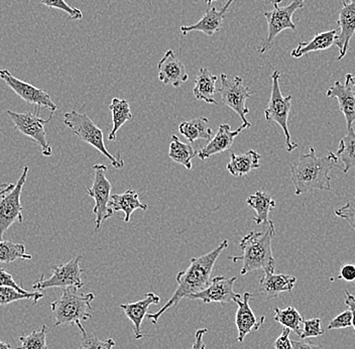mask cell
Here are the masks:
<instances>
[{
  "mask_svg": "<svg viewBox=\"0 0 355 349\" xmlns=\"http://www.w3.org/2000/svg\"><path fill=\"white\" fill-rule=\"evenodd\" d=\"M228 248V240H223L214 250L199 257H192L190 266L187 270L178 273L176 281L177 290L175 291L171 299L165 304L159 312L150 313L146 315L148 319L152 320L153 323L157 324L159 318L166 310L177 306L182 299H187L189 296L197 294L205 290L211 283V275L217 259L220 257L223 250Z\"/></svg>",
  "mask_w": 355,
  "mask_h": 349,
  "instance_id": "obj_1",
  "label": "cell"
},
{
  "mask_svg": "<svg viewBox=\"0 0 355 349\" xmlns=\"http://www.w3.org/2000/svg\"><path fill=\"white\" fill-rule=\"evenodd\" d=\"M206 3L208 4V6H212L213 2L218 1V0H205Z\"/></svg>",
  "mask_w": 355,
  "mask_h": 349,
  "instance_id": "obj_50",
  "label": "cell"
},
{
  "mask_svg": "<svg viewBox=\"0 0 355 349\" xmlns=\"http://www.w3.org/2000/svg\"><path fill=\"white\" fill-rule=\"evenodd\" d=\"M347 130V135L339 142L338 151L335 153L337 159L343 162V171L345 174L355 168V131L352 128Z\"/></svg>",
  "mask_w": 355,
  "mask_h": 349,
  "instance_id": "obj_31",
  "label": "cell"
},
{
  "mask_svg": "<svg viewBox=\"0 0 355 349\" xmlns=\"http://www.w3.org/2000/svg\"><path fill=\"white\" fill-rule=\"evenodd\" d=\"M252 294L245 292L243 298L236 302L237 311L235 315V324H236L237 341L243 342L244 339L250 334L252 330H259L265 323L266 317L261 316L257 319L254 311L250 308V300L252 299Z\"/></svg>",
  "mask_w": 355,
  "mask_h": 349,
  "instance_id": "obj_18",
  "label": "cell"
},
{
  "mask_svg": "<svg viewBox=\"0 0 355 349\" xmlns=\"http://www.w3.org/2000/svg\"><path fill=\"white\" fill-rule=\"evenodd\" d=\"M348 76H349V80L350 82H352V85H354L355 87V76H354V75L352 74H348Z\"/></svg>",
  "mask_w": 355,
  "mask_h": 349,
  "instance_id": "obj_49",
  "label": "cell"
},
{
  "mask_svg": "<svg viewBox=\"0 0 355 349\" xmlns=\"http://www.w3.org/2000/svg\"><path fill=\"white\" fill-rule=\"evenodd\" d=\"M250 126L243 124L236 130H232L230 124H220L217 130L216 135L212 139L206 144L204 148L198 152V157L202 161L209 159L212 155L225 152L232 148L235 137L239 135L245 128H250Z\"/></svg>",
  "mask_w": 355,
  "mask_h": 349,
  "instance_id": "obj_19",
  "label": "cell"
},
{
  "mask_svg": "<svg viewBox=\"0 0 355 349\" xmlns=\"http://www.w3.org/2000/svg\"><path fill=\"white\" fill-rule=\"evenodd\" d=\"M179 131L190 144L197 139L210 141L213 135V130L209 126V119L203 117L182 122L179 126Z\"/></svg>",
  "mask_w": 355,
  "mask_h": 349,
  "instance_id": "obj_28",
  "label": "cell"
},
{
  "mask_svg": "<svg viewBox=\"0 0 355 349\" xmlns=\"http://www.w3.org/2000/svg\"><path fill=\"white\" fill-rule=\"evenodd\" d=\"M259 160H261V155L255 151L250 150L239 155L232 153L230 163L226 166V169L230 175L234 177H243L250 174L252 171L259 169L261 167Z\"/></svg>",
  "mask_w": 355,
  "mask_h": 349,
  "instance_id": "obj_25",
  "label": "cell"
},
{
  "mask_svg": "<svg viewBox=\"0 0 355 349\" xmlns=\"http://www.w3.org/2000/svg\"><path fill=\"white\" fill-rule=\"evenodd\" d=\"M274 319L284 327L291 329V331H294L297 335L301 337V324L303 323L304 318L294 307L290 306L286 309L275 308Z\"/></svg>",
  "mask_w": 355,
  "mask_h": 349,
  "instance_id": "obj_32",
  "label": "cell"
},
{
  "mask_svg": "<svg viewBox=\"0 0 355 349\" xmlns=\"http://www.w3.org/2000/svg\"><path fill=\"white\" fill-rule=\"evenodd\" d=\"M220 81L221 87L218 91L222 103L236 112L243 120V124L252 126V124L246 119V114L250 113V110L246 106V100L250 99L252 94L250 87L244 85L243 78L239 76L233 78L230 82L227 75L221 74Z\"/></svg>",
  "mask_w": 355,
  "mask_h": 349,
  "instance_id": "obj_12",
  "label": "cell"
},
{
  "mask_svg": "<svg viewBox=\"0 0 355 349\" xmlns=\"http://www.w3.org/2000/svg\"><path fill=\"white\" fill-rule=\"evenodd\" d=\"M110 110L112 113L113 128L108 135V141L113 142L116 139L117 133L121 130V126L128 120H132L133 117L130 103L124 99H113Z\"/></svg>",
  "mask_w": 355,
  "mask_h": 349,
  "instance_id": "obj_30",
  "label": "cell"
},
{
  "mask_svg": "<svg viewBox=\"0 0 355 349\" xmlns=\"http://www.w3.org/2000/svg\"><path fill=\"white\" fill-rule=\"evenodd\" d=\"M283 1V0H279V1H277V3H281V2Z\"/></svg>",
  "mask_w": 355,
  "mask_h": 349,
  "instance_id": "obj_52",
  "label": "cell"
},
{
  "mask_svg": "<svg viewBox=\"0 0 355 349\" xmlns=\"http://www.w3.org/2000/svg\"><path fill=\"white\" fill-rule=\"evenodd\" d=\"M198 155V153L194 150L192 144H185L177 137L173 135L171 137L170 148H168V157L172 161L182 164L187 170H192V160Z\"/></svg>",
  "mask_w": 355,
  "mask_h": 349,
  "instance_id": "obj_29",
  "label": "cell"
},
{
  "mask_svg": "<svg viewBox=\"0 0 355 349\" xmlns=\"http://www.w3.org/2000/svg\"><path fill=\"white\" fill-rule=\"evenodd\" d=\"M82 255H78L65 264H54L52 266L53 275L44 280V273L37 283L33 284L35 291L46 290L50 288H75L81 289L84 286L82 275L85 271L80 268Z\"/></svg>",
  "mask_w": 355,
  "mask_h": 349,
  "instance_id": "obj_8",
  "label": "cell"
},
{
  "mask_svg": "<svg viewBox=\"0 0 355 349\" xmlns=\"http://www.w3.org/2000/svg\"><path fill=\"white\" fill-rule=\"evenodd\" d=\"M110 207L113 211H122L124 213L123 221L128 223L130 221L132 213L137 209L148 210V204L139 201V194L135 190L125 191L122 194H114L111 196Z\"/></svg>",
  "mask_w": 355,
  "mask_h": 349,
  "instance_id": "obj_23",
  "label": "cell"
},
{
  "mask_svg": "<svg viewBox=\"0 0 355 349\" xmlns=\"http://www.w3.org/2000/svg\"><path fill=\"white\" fill-rule=\"evenodd\" d=\"M296 283L297 279L294 275L265 273L259 282V290L266 300H272L279 297L282 293L292 292Z\"/></svg>",
  "mask_w": 355,
  "mask_h": 349,
  "instance_id": "obj_22",
  "label": "cell"
},
{
  "mask_svg": "<svg viewBox=\"0 0 355 349\" xmlns=\"http://www.w3.org/2000/svg\"><path fill=\"white\" fill-rule=\"evenodd\" d=\"M63 122L80 141L91 144L102 155H105L115 169L123 168L124 162L121 155L117 158L111 155L104 144L103 131L100 130L99 126L86 113L78 112L76 110L66 112Z\"/></svg>",
  "mask_w": 355,
  "mask_h": 349,
  "instance_id": "obj_5",
  "label": "cell"
},
{
  "mask_svg": "<svg viewBox=\"0 0 355 349\" xmlns=\"http://www.w3.org/2000/svg\"><path fill=\"white\" fill-rule=\"evenodd\" d=\"M339 278L343 279L346 282L355 281V266L352 264H345L340 271Z\"/></svg>",
  "mask_w": 355,
  "mask_h": 349,
  "instance_id": "obj_43",
  "label": "cell"
},
{
  "mask_svg": "<svg viewBox=\"0 0 355 349\" xmlns=\"http://www.w3.org/2000/svg\"><path fill=\"white\" fill-rule=\"evenodd\" d=\"M233 1L234 0H228L221 10H217L215 6L208 8L198 22L192 26H181L180 28L181 33L184 35H187L191 32H201L205 33L207 37H212L214 33H218L221 30L226 12Z\"/></svg>",
  "mask_w": 355,
  "mask_h": 349,
  "instance_id": "obj_20",
  "label": "cell"
},
{
  "mask_svg": "<svg viewBox=\"0 0 355 349\" xmlns=\"http://www.w3.org/2000/svg\"><path fill=\"white\" fill-rule=\"evenodd\" d=\"M294 349H324L320 346H315L313 343H306V342L298 341V340H292Z\"/></svg>",
  "mask_w": 355,
  "mask_h": 349,
  "instance_id": "obj_46",
  "label": "cell"
},
{
  "mask_svg": "<svg viewBox=\"0 0 355 349\" xmlns=\"http://www.w3.org/2000/svg\"><path fill=\"white\" fill-rule=\"evenodd\" d=\"M291 329L284 328L281 335L274 343L275 349H294L292 340L290 339Z\"/></svg>",
  "mask_w": 355,
  "mask_h": 349,
  "instance_id": "obj_41",
  "label": "cell"
},
{
  "mask_svg": "<svg viewBox=\"0 0 355 349\" xmlns=\"http://www.w3.org/2000/svg\"><path fill=\"white\" fill-rule=\"evenodd\" d=\"M115 344L116 343L112 339L100 340L96 333L85 332L82 334L80 348L78 349H112Z\"/></svg>",
  "mask_w": 355,
  "mask_h": 349,
  "instance_id": "obj_36",
  "label": "cell"
},
{
  "mask_svg": "<svg viewBox=\"0 0 355 349\" xmlns=\"http://www.w3.org/2000/svg\"><path fill=\"white\" fill-rule=\"evenodd\" d=\"M0 349H11L10 344L0 340Z\"/></svg>",
  "mask_w": 355,
  "mask_h": 349,
  "instance_id": "obj_48",
  "label": "cell"
},
{
  "mask_svg": "<svg viewBox=\"0 0 355 349\" xmlns=\"http://www.w3.org/2000/svg\"><path fill=\"white\" fill-rule=\"evenodd\" d=\"M207 333V329H198L195 333V341L193 344L192 349H206V346L203 342L204 335Z\"/></svg>",
  "mask_w": 355,
  "mask_h": 349,
  "instance_id": "obj_44",
  "label": "cell"
},
{
  "mask_svg": "<svg viewBox=\"0 0 355 349\" xmlns=\"http://www.w3.org/2000/svg\"><path fill=\"white\" fill-rule=\"evenodd\" d=\"M41 2L49 8H57V10L65 11L69 15L68 19H67L68 22L79 21V19H83L82 11L69 6L65 0H41Z\"/></svg>",
  "mask_w": 355,
  "mask_h": 349,
  "instance_id": "obj_37",
  "label": "cell"
},
{
  "mask_svg": "<svg viewBox=\"0 0 355 349\" xmlns=\"http://www.w3.org/2000/svg\"><path fill=\"white\" fill-rule=\"evenodd\" d=\"M345 301L346 306L349 308V310L352 311V327H354L355 330V296L350 294L347 290H345Z\"/></svg>",
  "mask_w": 355,
  "mask_h": 349,
  "instance_id": "obj_45",
  "label": "cell"
},
{
  "mask_svg": "<svg viewBox=\"0 0 355 349\" xmlns=\"http://www.w3.org/2000/svg\"><path fill=\"white\" fill-rule=\"evenodd\" d=\"M304 327L302 329L301 339H310V337H319L324 334V330L321 326V319L304 320Z\"/></svg>",
  "mask_w": 355,
  "mask_h": 349,
  "instance_id": "obj_38",
  "label": "cell"
},
{
  "mask_svg": "<svg viewBox=\"0 0 355 349\" xmlns=\"http://www.w3.org/2000/svg\"><path fill=\"white\" fill-rule=\"evenodd\" d=\"M94 179L91 188L86 189L89 196L95 201L93 214L95 215V231H99L102 224L114 214V211L110 207V192L112 186L106 178L108 167L105 164H96L93 167Z\"/></svg>",
  "mask_w": 355,
  "mask_h": 349,
  "instance_id": "obj_7",
  "label": "cell"
},
{
  "mask_svg": "<svg viewBox=\"0 0 355 349\" xmlns=\"http://www.w3.org/2000/svg\"><path fill=\"white\" fill-rule=\"evenodd\" d=\"M159 80L165 85H172L179 88L189 79L186 67L177 57L173 50H168L161 61L157 63Z\"/></svg>",
  "mask_w": 355,
  "mask_h": 349,
  "instance_id": "obj_16",
  "label": "cell"
},
{
  "mask_svg": "<svg viewBox=\"0 0 355 349\" xmlns=\"http://www.w3.org/2000/svg\"><path fill=\"white\" fill-rule=\"evenodd\" d=\"M0 78L26 103L37 105L39 110H41V108H46L53 113L58 110V106L48 92L13 76L10 71L0 70Z\"/></svg>",
  "mask_w": 355,
  "mask_h": 349,
  "instance_id": "obj_13",
  "label": "cell"
},
{
  "mask_svg": "<svg viewBox=\"0 0 355 349\" xmlns=\"http://www.w3.org/2000/svg\"><path fill=\"white\" fill-rule=\"evenodd\" d=\"M276 235L274 222L270 221L268 230L252 231L241 240L239 250L243 255L230 257L233 262H243L241 275L263 270L265 273H275L276 261L272 255V241Z\"/></svg>",
  "mask_w": 355,
  "mask_h": 349,
  "instance_id": "obj_3",
  "label": "cell"
},
{
  "mask_svg": "<svg viewBox=\"0 0 355 349\" xmlns=\"http://www.w3.org/2000/svg\"><path fill=\"white\" fill-rule=\"evenodd\" d=\"M329 99L338 100L339 110L343 113L347 130L352 128L355 122V87L346 75L345 84L336 81L326 93Z\"/></svg>",
  "mask_w": 355,
  "mask_h": 349,
  "instance_id": "obj_17",
  "label": "cell"
},
{
  "mask_svg": "<svg viewBox=\"0 0 355 349\" xmlns=\"http://www.w3.org/2000/svg\"><path fill=\"white\" fill-rule=\"evenodd\" d=\"M237 277L226 278L223 275L215 277L211 280V283L205 290L189 296V300H199L204 304L219 303L228 304L234 302L236 303L239 300L243 298L241 294H237L233 291V287L236 282Z\"/></svg>",
  "mask_w": 355,
  "mask_h": 349,
  "instance_id": "obj_14",
  "label": "cell"
},
{
  "mask_svg": "<svg viewBox=\"0 0 355 349\" xmlns=\"http://www.w3.org/2000/svg\"><path fill=\"white\" fill-rule=\"evenodd\" d=\"M336 155L330 152L327 157L318 158L314 148L307 155H299L291 166V177L295 194L313 192L315 190L332 191L329 172L337 166Z\"/></svg>",
  "mask_w": 355,
  "mask_h": 349,
  "instance_id": "obj_2",
  "label": "cell"
},
{
  "mask_svg": "<svg viewBox=\"0 0 355 349\" xmlns=\"http://www.w3.org/2000/svg\"><path fill=\"white\" fill-rule=\"evenodd\" d=\"M33 255L26 253V246L10 240H0V262L12 264L17 259H32Z\"/></svg>",
  "mask_w": 355,
  "mask_h": 349,
  "instance_id": "obj_33",
  "label": "cell"
},
{
  "mask_svg": "<svg viewBox=\"0 0 355 349\" xmlns=\"http://www.w3.org/2000/svg\"><path fill=\"white\" fill-rule=\"evenodd\" d=\"M218 77L213 75L208 69L201 68L198 75L195 78V86L193 94L197 100H202L206 103L217 104L214 99L216 93V82Z\"/></svg>",
  "mask_w": 355,
  "mask_h": 349,
  "instance_id": "obj_24",
  "label": "cell"
},
{
  "mask_svg": "<svg viewBox=\"0 0 355 349\" xmlns=\"http://www.w3.org/2000/svg\"><path fill=\"white\" fill-rule=\"evenodd\" d=\"M352 327V313L350 310L343 311L336 317L333 318L331 321L328 324L329 330L334 329H345Z\"/></svg>",
  "mask_w": 355,
  "mask_h": 349,
  "instance_id": "obj_39",
  "label": "cell"
},
{
  "mask_svg": "<svg viewBox=\"0 0 355 349\" xmlns=\"http://www.w3.org/2000/svg\"><path fill=\"white\" fill-rule=\"evenodd\" d=\"M304 4H305V0H293L292 3L287 6L281 8L279 4H274V10L266 11L265 17L266 22H268V37L259 48V52L261 54H265L272 49L275 39L283 31L297 30L296 26L293 22V15L297 10L303 8Z\"/></svg>",
  "mask_w": 355,
  "mask_h": 349,
  "instance_id": "obj_9",
  "label": "cell"
},
{
  "mask_svg": "<svg viewBox=\"0 0 355 349\" xmlns=\"http://www.w3.org/2000/svg\"><path fill=\"white\" fill-rule=\"evenodd\" d=\"M337 37V30L316 33L308 43H299L298 46L292 51L291 55L294 58H301L312 52L325 51L331 48Z\"/></svg>",
  "mask_w": 355,
  "mask_h": 349,
  "instance_id": "obj_26",
  "label": "cell"
},
{
  "mask_svg": "<svg viewBox=\"0 0 355 349\" xmlns=\"http://www.w3.org/2000/svg\"><path fill=\"white\" fill-rule=\"evenodd\" d=\"M21 346L15 349H49L46 344V326L41 330H33L31 334L19 337Z\"/></svg>",
  "mask_w": 355,
  "mask_h": 349,
  "instance_id": "obj_35",
  "label": "cell"
},
{
  "mask_svg": "<svg viewBox=\"0 0 355 349\" xmlns=\"http://www.w3.org/2000/svg\"><path fill=\"white\" fill-rule=\"evenodd\" d=\"M95 295L93 293H77V289H63V294L51 304L55 318V326L76 325L82 334L87 332L82 322L92 318L91 306Z\"/></svg>",
  "mask_w": 355,
  "mask_h": 349,
  "instance_id": "obj_4",
  "label": "cell"
},
{
  "mask_svg": "<svg viewBox=\"0 0 355 349\" xmlns=\"http://www.w3.org/2000/svg\"><path fill=\"white\" fill-rule=\"evenodd\" d=\"M44 298V293L40 291L35 292H21L17 289L10 288V287L0 286V306L8 305L12 302L19 301V300H33V304H37L40 300Z\"/></svg>",
  "mask_w": 355,
  "mask_h": 349,
  "instance_id": "obj_34",
  "label": "cell"
},
{
  "mask_svg": "<svg viewBox=\"0 0 355 349\" xmlns=\"http://www.w3.org/2000/svg\"><path fill=\"white\" fill-rule=\"evenodd\" d=\"M15 184L11 183H4L0 185V198L6 195V193L10 192V191L12 190L15 188Z\"/></svg>",
  "mask_w": 355,
  "mask_h": 349,
  "instance_id": "obj_47",
  "label": "cell"
},
{
  "mask_svg": "<svg viewBox=\"0 0 355 349\" xmlns=\"http://www.w3.org/2000/svg\"><path fill=\"white\" fill-rule=\"evenodd\" d=\"M272 92H270V102L265 110L266 121L276 122L281 126L286 137V150L292 153L298 148V144L293 142L291 139V133L288 131V115H290L291 108H292V95L283 96L281 87H279V78L281 73L275 70L272 74Z\"/></svg>",
  "mask_w": 355,
  "mask_h": 349,
  "instance_id": "obj_6",
  "label": "cell"
},
{
  "mask_svg": "<svg viewBox=\"0 0 355 349\" xmlns=\"http://www.w3.org/2000/svg\"><path fill=\"white\" fill-rule=\"evenodd\" d=\"M268 1L272 2V3L274 4H279L277 3V1H279V0H268Z\"/></svg>",
  "mask_w": 355,
  "mask_h": 349,
  "instance_id": "obj_51",
  "label": "cell"
},
{
  "mask_svg": "<svg viewBox=\"0 0 355 349\" xmlns=\"http://www.w3.org/2000/svg\"><path fill=\"white\" fill-rule=\"evenodd\" d=\"M161 301V298L155 293H146L144 299L135 303L121 304V308L124 311L125 316L130 320L133 325V333L135 339H143L146 333L141 330V324L144 317L148 315V310L150 305H157Z\"/></svg>",
  "mask_w": 355,
  "mask_h": 349,
  "instance_id": "obj_21",
  "label": "cell"
},
{
  "mask_svg": "<svg viewBox=\"0 0 355 349\" xmlns=\"http://www.w3.org/2000/svg\"><path fill=\"white\" fill-rule=\"evenodd\" d=\"M246 203L255 211L254 220L257 225L270 224L272 220L268 219V215H270V211L276 207V201L268 193L257 191L254 195H250L246 199Z\"/></svg>",
  "mask_w": 355,
  "mask_h": 349,
  "instance_id": "obj_27",
  "label": "cell"
},
{
  "mask_svg": "<svg viewBox=\"0 0 355 349\" xmlns=\"http://www.w3.org/2000/svg\"><path fill=\"white\" fill-rule=\"evenodd\" d=\"M0 286L10 287V288L17 289V291H21V292H28L22 287H19V284L15 283L12 275L4 269H0Z\"/></svg>",
  "mask_w": 355,
  "mask_h": 349,
  "instance_id": "obj_42",
  "label": "cell"
},
{
  "mask_svg": "<svg viewBox=\"0 0 355 349\" xmlns=\"http://www.w3.org/2000/svg\"><path fill=\"white\" fill-rule=\"evenodd\" d=\"M340 33L335 40V46L338 48L337 60H343L347 54L350 41L355 35V0H343L337 22Z\"/></svg>",
  "mask_w": 355,
  "mask_h": 349,
  "instance_id": "obj_15",
  "label": "cell"
},
{
  "mask_svg": "<svg viewBox=\"0 0 355 349\" xmlns=\"http://www.w3.org/2000/svg\"><path fill=\"white\" fill-rule=\"evenodd\" d=\"M28 167L24 166L15 188L0 198V240H3L6 232L15 222H24V207L21 205V193L28 178Z\"/></svg>",
  "mask_w": 355,
  "mask_h": 349,
  "instance_id": "obj_11",
  "label": "cell"
},
{
  "mask_svg": "<svg viewBox=\"0 0 355 349\" xmlns=\"http://www.w3.org/2000/svg\"><path fill=\"white\" fill-rule=\"evenodd\" d=\"M6 112L10 115L17 130L21 131L22 135L30 137L41 146L42 153L44 157H51L53 155L52 146L46 139V130H44V126L52 119L53 112L46 119L39 117V108L35 114L32 112H15L12 110H8Z\"/></svg>",
  "mask_w": 355,
  "mask_h": 349,
  "instance_id": "obj_10",
  "label": "cell"
},
{
  "mask_svg": "<svg viewBox=\"0 0 355 349\" xmlns=\"http://www.w3.org/2000/svg\"><path fill=\"white\" fill-rule=\"evenodd\" d=\"M335 215L339 219L347 221V223L355 230V203L352 201H347V203L343 207L335 209Z\"/></svg>",
  "mask_w": 355,
  "mask_h": 349,
  "instance_id": "obj_40",
  "label": "cell"
}]
</instances>
